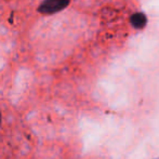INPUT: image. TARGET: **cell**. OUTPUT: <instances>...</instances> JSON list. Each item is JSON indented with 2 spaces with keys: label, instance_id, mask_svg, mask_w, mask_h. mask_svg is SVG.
I'll return each instance as SVG.
<instances>
[{
  "label": "cell",
  "instance_id": "1",
  "mask_svg": "<svg viewBox=\"0 0 159 159\" xmlns=\"http://www.w3.org/2000/svg\"><path fill=\"white\" fill-rule=\"evenodd\" d=\"M68 1L69 0H43L39 7V11L47 14L59 12L67 7Z\"/></svg>",
  "mask_w": 159,
  "mask_h": 159
},
{
  "label": "cell",
  "instance_id": "2",
  "mask_svg": "<svg viewBox=\"0 0 159 159\" xmlns=\"http://www.w3.org/2000/svg\"><path fill=\"white\" fill-rule=\"evenodd\" d=\"M145 22H146V20H145V16L142 13H138V14L133 15V17H132V24L136 28L143 27L145 25Z\"/></svg>",
  "mask_w": 159,
  "mask_h": 159
}]
</instances>
